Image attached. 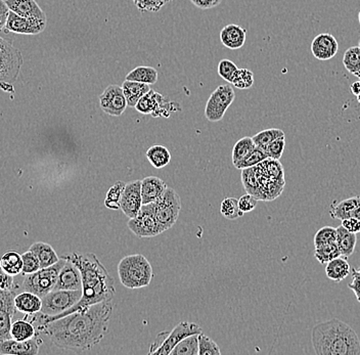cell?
<instances>
[{
    "instance_id": "obj_1",
    "label": "cell",
    "mask_w": 360,
    "mask_h": 355,
    "mask_svg": "<svg viewBox=\"0 0 360 355\" xmlns=\"http://www.w3.org/2000/svg\"><path fill=\"white\" fill-rule=\"evenodd\" d=\"M112 312V301L100 302L52 323L40 324L39 330L58 347L84 352L104 339Z\"/></svg>"
},
{
    "instance_id": "obj_2",
    "label": "cell",
    "mask_w": 360,
    "mask_h": 355,
    "mask_svg": "<svg viewBox=\"0 0 360 355\" xmlns=\"http://www.w3.org/2000/svg\"><path fill=\"white\" fill-rule=\"evenodd\" d=\"M77 265L82 275V297L75 305L56 315H45L39 312L38 322L40 324L52 323L61 317H67L76 311L82 310L100 303V302L112 301L115 296L114 278L109 275L106 267L93 253H72L63 256Z\"/></svg>"
},
{
    "instance_id": "obj_3",
    "label": "cell",
    "mask_w": 360,
    "mask_h": 355,
    "mask_svg": "<svg viewBox=\"0 0 360 355\" xmlns=\"http://www.w3.org/2000/svg\"><path fill=\"white\" fill-rule=\"evenodd\" d=\"M311 342L318 355H359V335L348 324L338 319L316 324Z\"/></svg>"
},
{
    "instance_id": "obj_4",
    "label": "cell",
    "mask_w": 360,
    "mask_h": 355,
    "mask_svg": "<svg viewBox=\"0 0 360 355\" xmlns=\"http://www.w3.org/2000/svg\"><path fill=\"white\" fill-rule=\"evenodd\" d=\"M120 282L127 289L148 287L152 278V267L147 258L141 254L126 256L118 265Z\"/></svg>"
},
{
    "instance_id": "obj_5",
    "label": "cell",
    "mask_w": 360,
    "mask_h": 355,
    "mask_svg": "<svg viewBox=\"0 0 360 355\" xmlns=\"http://www.w3.org/2000/svg\"><path fill=\"white\" fill-rule=\"evenodd\" d=\"M262 192V201H274L285 188V171L279 160L267 159L254 166Z\"/></svg>"
},
{
    "instance_id": "obj_6",
    "label": "cell",
    "mask_w": 360,
    "mask_h": 355,
    "mask_svg": "<svg viewBox=\"0 0 360 355\" xmlns=\"http://www.w3.org/2000/svg\"><path fill=\"white\" fill-rule=\"evenodd\" d=\"M65 263L64 257L60 262L45 269H40L35 273L26 275L23 282V289L26 292L36 294L42 299L47 294L52 292L58 282L61 269Z\"/></svg>"
},
{
    "instance_id": "obj_7",
    "label": "cell",
    "mask_w": 360,
    "mask_h": 355,
    "mask_svg": "<svg viewBox=\"0 0 360 355\" xmlns=\"http://www.w3.org/2000/svg\"><path fill=\"white\" fill-rule=\"evenodd\" d=\"M154 206L155 214L163 232L171 229L180 217L181 210L180 195L173 188H167L162 196L155 202Z\"/></svg>"
},
{
    "instance_id": "obj_8",
    "label": "cell",
    "mask_w": 360,
    "mask_h": 355,
    "mask_svg": "<svg viewBox=\"0 0 360 355\" xmlns=\"http://www.w3.org/2000/svg\"><path fill=\"white\" fill-rule=\"evenodd\" d=\"M127 225L139 238H152L164 232L155 214L154 203L141 206L137 216L130 218Z\"/></svg>"
},
{
    "instance_id": "obj_9",
    "label": "cell",
    "mask_w": 360,
    "mask_h": 355,
    "mask_svg": "<svg viewBox=\"0 0 360 355\" xmlns=\"http://www.w3.org/2000/svg\"><path fill=\"white\" fill-rule=\"evenodd\" d=\"M82 297V290H52L42 298L40 313L56 315L75 305Z\"/></svg>"
},
{
    "instance_id": "obj_10",
    "label": "cell",
    "mask_w": 360,
    "mask_h": 355,
    "mask_svg": "<svg viewBox=\"0 0 360 355\" xmlns=\"http://www.w3.org/2000/svg\"><path fill=\"white\" fill-rule=\"evenodd\" d=\"M235 94L231 85H220L211 93L206 109L205 116L211 122H218L222 120L226 111L235 100Z\"/></svg>"
},
{
    "instance_id": "obj_11",
    "label": "cell",
    "mask_w": 360,
    "mask_h": 355,
    "mask_svg": "<svg viewBox=\"0 0 360 355\" xmlns=\"http://www.w3.org/2000/svg\"><path fill=\"white\" fill-rule=\"evenodd\" d=\"M23 63L24 59L21 52L15 47L10 40L6 41V47L0 56V83L14 84L17 82Z\"/></svg>"
},
{
    "instance_id": "obj_12",
    "label": "cell",
    "mask_w": 360,
    "mask_h": 355,
    "mask_svg": "<svg viewBox=\"0 0 360 355\" xmlns=\"http://www.w3.org/2000/svg\"><path fill=\"white\" fill-rule=\"evenodd\" d=\"M201 333H202V328L198 324L182 322V323L178 324L171 331V333L164 338L162 343L157 346V349L152 350L150 354L169 355L181 340L187 338L191 335H198Z\"/></svg>"
},
{
    "instance_id": "obj_13",
    "label": "cell",
    "mask_w": 360,
    "mask_h": 355,
    "mask_svg": "<svg viewBox=\"0 0 360 355\" xmlns=\"http://www.w3.org/2000/svg\"><path fill=\"white\" fill-rule=\"evenodd\" d=\"M100 109L113 117H120L127 109V100L119 85H109L100 96Z\"/></svg>"
},
{
    "instance_id": "obj_14",
    "label": "cell",
    "mask_w": 360,
    "mask_h": 355,
    "mask_svg": "<svg viewBox=\"0 0 360 355\" xmlns=\"http://www.w3.org/2000/svg\"><path fill=\"white\" fill-rule=\"evenodd\" d=\"M47 28V20L33 19L19 16L10 12L6 22V31L23 35H38Z\"/></svg>"
},
{
    "instance_id": "obj_15",
    "label": "cell",
    "mask_w": 360,
    "mask_h": 355,
    "mask_svg": "<svg viewBox=\"0 0 360 355\" xmlns=\"http://www.w3.org/2000/svg\"><path fill=\"white\" fill-rule=\"evenodd\" d=\"M136 111L145 115L154 116V117H169L170 115V100L164 98L162 94L152 91L143 96L137 103Z\"/></svg>"
},
{
    "instance_id": "obj_16",
    "label": "cell",
    "mask_w": 360,
    "mask_h": 355,
    "mask_svg": "<svg viewBox=\"0 0 360 355\" xmlns=\"http://www.w3.org/2000/svg\"><path fill=\"white\" fill-rule=\"evenodd\" d=\"M141 206H143L141 181H131V183H126L123 195H122L120 209L128 218H133V217L137 216Z\"/></svg>"
},
{
    "instance_id": "obj_17",
    "label": "cell",
    "mask_w": 360,
    "mask_h": 355,
    "mask_svg": "<svg viewBox=\"0 0 360 355\" xmlns=\"http://www.w3.org/2000/svg\"><path fill=\"white\" fill-rule=\"evenodd\" d=\"M54 290H82L81 271L77 265L65 259Z\"/></svg>"
},
{
    "instance_id": "obj_18",
    "label": "cell",
    "mask_w": 360,
    "mask_h": 355,
    "mask_svg": "<svg viewBox=\"0 0 360 355\" xmlns=\"http://www.w3.org/2000/svg\"><path fill=\"white\" fill-rule=\"evenodd\" d=\"M339 50L337 39L329 33L318 34L311 43V52L314 58L320 61L333 59Z\"/></svg>"
},
{
    "instance_id": "obj_19",
    "label": "cell",
    "mask_w": 360,
    "mask_h": 355,
    "mask_svg": "<svg viewBox=\"0 0 360 355\" xmlns=\"http://www.w3.org/2000/svg\"><path fill=\"white\" fill-rule=\"evenodd\" d=\"M39 354V343L37 339L17 341L8 339L0 341V354L2 355H37Z\"/></svg>"
},
{
    "instance_id": "obj_20",
    "label": "cell",
    "mask_w": 360,
    "mask_h": 355,
    "mask_svg": "<svg viewBox=\"0 0 360 355\" xmlns=\"http://www.w3.org/2000/svg\"><path fill=\"white\" fill-rule=\"evenodd\" d=\"M6 3L10 12L16 13L19 16L47 20L45 12L35 0H6Z\"/></svg>"
},
{
    "instance_id": "obj_21",
    "label": "cell",
    "mask_w": 360,
    "mask_h": 355,
    "mask_svg": "<svg viewBox=\"0 0 360 355\" xmlns=\"http://www.w3.org/2000/svg\"><path fill=\"white\" fill-rule=\"evenodd\" d=\"M329 216L331 218L339 219L341 221L350 217L360 219V197H352L336 203L335 205L331 206Z\"/></svg>"
},
{
    "instance_id": "obj_22",
    "label": "cell",
    "mask_w": 360,
    "mask_h": 355,
    "mask_svg": "<svg viewBox=\"0 0 360 355\" xmlns=\"http://www.w3.org/2000/svg\"><path fill=\"white\" fill-rule=\"evenodd\" d=\"M168 186L162 179L156 176L146 177L141 181V197L143 205L155 203L165 192Z\"/></svg>"
},
{
    "instance_id": "obj_23",
    "label": "cell",
    "mask_w": 360,
    "mask_h": 355,
    "mask_svg": "<svg viewBox=\"0 0 360 355\" xmlns=\"http://www.w3.org/2000/svg\"><path fill=\"white\" fill-rule=\"evenodd\" d=\"M246 31L241 26L230 24L226 26L220 32V40L224 47L229 50H239L246 43Z\"/></svg>"
},
{
    "instance_id": "obj_24",
    "label": "cell",
    "mask_w": 360,
    "mask_h": 355,
    "mask_svg": "<svg viewBox=\"0 0 360 355\" xmlns=\"http://www.w3.org/2000/svg\"><path fill=\"white\" fill-rule=\"evenodd\" d=\"M15 305L17 310L26 315H35L40 312L42 308V299L36 294L31 292H23L19 294L15 298Z\"/></svg>"
},
{
    "instance_id": "obj_25",
    "label": "cell",
    "mask_w": 360,
    "mask_h": 355,
    "mask_svg": "<svg viewBox=\"0 0 360 355\" xmlns=\"http://www.w3.org/2000/svg\"><path fill=\"white\" fill-rule=\"evenodd\" d=\"M122 89L127 100L128 107L135 108L139 100L150 91V87L146 83L125 80L122 84Z\"/></svg>"
},
{
    "instance_id": "obj_26",
    "label": "cell",
    "mask_w": 360,
    "mask_h": 355,
    "mask_svg": "<svg viewBox=\"0 0 360 355\" xmlns=\"http://www.w3.org/2000/svg\"><path fill=\"white\" fill-rule=\"evenodd\" d=\"M29 250L38 258L41 269L52 266V265L60 262L61 258L58 257L54 248L47 243H34Z\"/></svg>"
},
{
    "instance_id": "obj_27",
    "label": "cell",
    "mask_w": 360,
    "mask_h": 355,
    "mask_svg": "<svg viewBox=\"0 0 360 355\" xmlns=\"http://www.w3.org/2000/svg\"><path fill=\"white\" fill-rule=\"evenodd\" d=\"M350 265L343 256L335 258L326 265V275L329 280L336 282H342L350 273Z\"/></svg>"
},
{
    "instance_id": "obj_28",
    "label": "cell",
    "mask_w": 360,
    "mask_h": 355,
    "mask_svg": "<svg viewBox=\"0 0 360 355\" xmlns=\"http://www.w3.org/2000/svg\"><path fill=\"white\" fill-rule=\"evenodd\" d=\"M337 243L339 248L340 253L343 257H350L354 253L355 247H357V234H353L345 229L342 225L337 227Z\"/></svg>"
},
{
    "instance_id": "obj_29",
    "label": "cell",
    "mask_w": 360,
    "mask_h": 355,
    "mask_svg": "<svg viewBox=\"0 0 360 355\" xmlns=\"http://www.w3.org/2000/svg\"><path fill=\"white\" fill-rule=\"evenodd\" d=\"M158 71L155 68L139 66L127 74L126 80L136 81V82L152 85L158 81Z\"/></svg>"
},
{
    "instance_id": "obj_30",
    "label": "cell",
    "mask_w": 360,
    "mask_h": 355,
    "mask_svg": "<svg viewBox=\"0 0 360 355\" xmlns=\"http://www.w3.org/2000/svg\"><path fill=\"white\" fill-rule=\"evenodd\" d=\"M147 158L150 163L157 169L166 167L171 161V154L165 146H152L147 151Z\"/></svg>"
},
{
    "instance_id": "obj_31",
    "label": "cell",
    "mask_w": 360,
    "mask_h": 355,
    "mask_svg": "<svg viewBox=\"0 0 360 355\" xmlns=\"http://www.w3.org/2000/svg\"><path fill=\"white\" fill-rule=\"evenodd\" d=\"M242 181H243L244 188L248 194L252 195V196L256 197L259 201H262L261 188L255 167L245 168L242 171Z\"/></svg>"
},
{
    "instance_id": "obj_32",
    "label": "cell",
    "mask_w": 360,
    "mask_h": 355,
    "mask_svg": "<svg viewBox=\"0 0 360 355\" xmlns=\"http://www.w3.org/2000/svg\"><path fill=\"white\" fill-rule=\"evenodd\" d=\"M2 269L10 275H17L23 271V259L17 252L10 251L4 254L0 259Z\"/></svg>"
},
{
    "instance_id": "obj_33",
    "label": "cell",
    "mask_w": 360,
    "mask_h": 355,
    "mask_svg": "<svg viewBox=\"0 0 360 355\" xmlns=\"http://www.w3.org/2000/svg\"><path fill=\"white\" fill-rule=\"evenodd\" d=\"M345 69L360 80V47L348 48L343 56Z\"/></svg>"
},
{
    "instance_id": "obj_34",
    "label": "cell",
    "mask_w": 360,
    "mask_h": 355,
    "mask_svg": "<svg viewBox=\"0 0 360 355\" xmlns=\"http://www.w3.org/2000/svg\"><path fill=\"white\" fill-rule=\"evenodd\" d=\"M10 334H12V338L17 340V341H27V340L34 338L36 331L29 322L17 321L12 324Z\"/></svg>"
},
{
    "instance_id": "obj_35",
    "label": "cell",
    "mask_w": 360,
    "mask_h": 355,
    "mask_svg": "<svg viewBox=\"0 0 360 355\" xmlns=\"http://www.w3.org/2000/svg\"><path fill=\"white\" fill-rule=\"evenodd\" d=\"M170 355H198V335L181 340Z\"/></svg>"
},
{
    "instance_id": "obj_36",
    "label": "cell",
    "mask_w": 360,
    "mask_h": 355,
    "mask_svg": "<svg viewBox=\"0 0 360 355\" xmlns=\"http://www.w3.org/2000/svg\"><path fill=\"white\" fill-rule=\"evenodd\" d=\"M339 256H341V253H340L337 243L315 247V250H314V257L322 264H327V262H331Z\"/></svg>"
},
{
    "instance_id": "obj_37",
    "label": "cell",
    "mask_w": 360,
    "mask_h": 355,
    "mask_svg": "<svg viewBox=\"0 0 360 355\" xmlns=\"http://www.w3.org/2000/svg\"><path fill=\"white\" fill-rule=\"evenodd\" d=\"M256 148L252 137H243L235 144L233 149V164L235 165L237 162L242 161L244 158L250 154Z\"/></svg>"
},
{
    "instance_id": "obj_38",
    "label": "cell",
    "mask_w": 360,
    "mask_h": 355,
    "mask_svg": "<svg viewBox=\"0 0 360 355\" xmlns=\"http://www.w3.org/2000/svg\"><path fill=\"white\" fill-rule=\"evenodd\" d=\"M125 186L126 183H123V181H117V183H115V185L109 190L106 200H104V205H106L107 208L111 210L120 209L122 195H123Z\"/></svg>"
},
{
    "instance_id": "obj_39",
    "label": "cell",
    "mask_w": 360,
    "mask_h": 355,
    "mask_svg": "<svg viewBox=\"0 0 360 355\" xmlns=\"http://www.w3.org/2000/svg\"><path fill=\"white\" fill-rule=\"evenodd\" d=\"M268 156L264 152L263 149L256 146L252 152L250 153L246 158H244L242 161L237 162L235 166L237 169H245V168L254 167L258 165L264 160L267 159Z\"/></svg>"
},
{
    "instance_id": "obj_40",
    "label": "cell",
    "mask_w": 360,
    "mask_h": 355,
    "mask_svg": "<svg viewBox=\"0 0 360 355\" xmlns=\"http://www.w3.org/2000/svg\"><path fill=\"white\" fill-rule=\"evenodd\" d=\"M285 137V133L281 129L279 128H270L266 129V130L260 131V133L255 135L252 137L254 140L255 144L259 148L264 149L270 142L274 140L279 139V137Z\"/></svg>"
},
{
    "instance_id": "obj_41",
    "label": "cell",
    "mask_w": 360,
    "mask_h": 355,
    "mask_svg": "<svg viewBox=\"0 0 360 355\" xmlns=\"http://www.w3.org/2000/svg\"><path fill=\"white\" fill-rule=\"evenodd\" d=\"M220 212L222 216L229 220H235L244 216V212L240 209L239 200L235 198H226L222 201Z\"/></svg>"
},
{
    "instance_id": "obj_42",
    "label": "cell",
    "mask_w": 360,
    "mask_h": 355,
    "mask_svg": "<svg viewBox=\"0 0 360 355\" xmlns=\"http://www.w3.org/2000/svg\"><path fill=\"white\" fill-rule=\"evenodd\" d=\"M17 310L2 309L0 310V341L12 339L10 328H12V319Z\"/></svg>"
},
{
    "instance_id": "obj_43",
    "label": "cell",
    "mask_w": 360,
    "mask_h": 355,
    "mask_svg": "<svg viewBox=\"0 0 360 355\" xmlns=\"http://www.w3.org/2000/svg\"><path fill=\"white\" fill-rule=\"evenodd\" d=\"M231 84L239 89H251L254 84V74L248 69H237Z\"/></svg>"
},
{
    "instance_id": "obj_44",
    "label": "cell",
    "mask_w": 360,
    "mask_h": 355,
    "mask_svg": "<svg viewBox=\"0 0 360 355\" xmlns=\"http://www.w3.org/2000/svg\"><path fill=\"white\" fill-rule=\"evenodd\" d=\"M336 240H337V229L333 227H324L316 232L314 236V246L320 247L336 243Z\"/></svg>"
},
{
    "instance_id": "obj_45",
    "label": "cell",
    "mask_w": 360,
    "mask_h": 355,
    "mask_svg": "<svg viewBox=\"0 0 360 355\" xmlns=\"http://www.w3.org/2000/svg\"><path fill=\"white\" fill-rule=\"evenodd\" d=\"M219 346L206 335L198 334V355H220Z\"/></svg>"
},
{
    "instance_id": "obj_46",
    "label": "cell",
    "mask_w": 360,
    "mask_h": 355,
    "mask_svg": "<svg viewBox=\"0 0 360 355\" xmlns=\"http://www.w3.org/2000/svg\"><path fill=\"white\" fill-rule=\"evenodd\" d=\"M141 12L157 13L167 3V0H132Z\"/></svg>"
},
{
    "instance_id": "obj_47",
    "label": "cell",
    "mask_w": 360,
    "mask_h": 355,
    "mask_svg": "<svg viewBox=\"0 0 360 355\" xmlns=\"http://www.w3.org/2000/svg\"><path fill=\"white\" fill-rule=\"evenodd\" d=\"M22 259H23L22 273H24V275H30V273H35V271L41 269L38 258L30 250L22 255Z\"/></svg>"
},
{
    "instance_id": "obj_48",
    "label": "cell",
    "mask_w": 360,
    "mask_h": 355,
    "mask_svg": "<svg viewBox=\"0 0 360 355\" xmlns=\"http://www.w3.org/2000/svg\"><path fill=\"white\" fill-rule=\"evenodd\" d=\"M285 137H279V139L274 140V142H270L269 144L265 146L263 149L264 152L266 153V155L268 156V158H272V159L279 160L281 158V156L283 154V151H285Z\"/></svg>"
},
{
    "instance_id": "obj_49",
    "label": "cell",
    "mask_w": 360,
    "mask_h": 355,
    "mask_svg": "<svg viewBox=\"0 0 360 355\" xmlns=\"http://www.w3.org/2000/svg\"><path fill=\"white\" fill-rule=\"evenodd\" d=\"M237 69H239V68L237 67L235 63L231 62V61L222 60L220 61L219 65H218V74H219L220 77L226 80V82L231 83Z\"/></svg>"
},
{
    "instance_id": "obj_50",
    "label": "cell",
    "mask_w": 360,
    "mask_h": 355,
    "mask_svg": "<svg viewBox=\"0 0 360 355\" xmlns=\"http://www.w3.org/2000/svg\"><path fill=\"white\" fill-rule=\"evenodd\" d=\"M16 293L14 291L2 290L0 289V310L2 309H10V310H17L15 305V298Z\"/></svg>"
},
{
    "instance_id": "obj_51",
    "label": "cell",
    "mask_w": 360,
    "mask_h": 355,
    "mask_svg": "<svg viewBox=\"0 0 360 355\" xmlns=\"http://www.w3.org/2000/svg\"><path fill=\"white\" fill-rule=\"evenodd\" d=\"M258 201L256 197L246 194L245 196L241 197V198L239 199L240 209H241L244 213H249V212L253 211V210L256 208Z\"/></svg>"
},
{
    "instance_id": "obj_52",
    "label": "cell",
    "mask_w": 360,
    "mask_h": 355,
    "mask_svg": "<svg viewBox=\"0 0 360 355\" xmlns=\"http://www.w3.org/2000/svg\"><path fill=\"white\" fill-rule=\"evenodd\" d=\"M348 288L355 294V297L360 303V266L352 269V280L349 282Z\"/></svg>"
},
{
    "instance_id": "obj_53",
    "label": "cell",
    "mask_w": 360,
    "mask_h": 355,
    "mask_svg": "<svg viewBox=\"0 0 360 355\" xmlns=\"http://www.w3.org/2000/svg\"><path fill=\"white\" fill-rule=\"evenodd\" d=\"M14 284V275H10V273H6L0 265V289H2V290H13Z\"/></svg>"
},
{
    "instance_id": "obj_54",
    "label": "cell",
    "mask_w": 360,
    "mask_h": 355,
    "mask_svg": "<svg viewBox=\"0 0 360 355\" xmlns=\"http://www.w3.org/2000/svg\"><path fill=\"white\" fill-rule=\"evenodd\" d=\"M341 225L345 229L353 232V234H357L360 232V219L357 218V217H350V218L343 219Z\"/></svg>"
},
{
    "instance_id": "obj_55",
    "label": "cell",
    "mask_w": 360,
    "mask_h": 355,
    "mask_svg": "<svg viewBox=\"0 0 360 355\" xmlns=\"http://www.w3.org/2000/svg\"><path fill=\"white\" fill-rule=\"evenodd\" d=\"M222 0H191V3L201 10H210L221 3Z\"/></svg>"
},
{
    "instance_id": "obj_56",
    "label": "cell",
    "mask_w": 360,
    "mask_h": 355,
    "mask_svg": "<svg viewBox=\"0 0 360 355\" xmlns=\"http://www.w3.org/2000/svg\"><path fill=\"white\" fill-rule=\"evenodd\" d=\"M10 8L4 0H0V31L6 29V22H8Z\"/></svg>"
},
{
    "instance_id": "obj_57",
    "label": "cell",
    "mask_w": 360,
    "mask_h": 355,
    "mask_svg": "<svg viewBox=\"0 0 360 355\" xmlns=\"http://www.w3.org/2000/svg\"><path fill=\"white\" fill-rule=\"evenodd\" d=\"M0 89H1L2 91H6V93H15L14 86H13V84H10V83H6V82L0 83Z\"/></svg>"
},
{
    "instance_id": "obj_58",
    "label": "cell",
    "mask_w": 360,
    "mask_h": 355,
    "mask_svg": "<svg viewBox=\"0 0 360 355\" xmlns=\"http://www.w3.org/2000/svg\"><path fill=\"white\" fill-rule=\"evenodd\" d=\"M350 91L354 96H357V94L360 93V80L355 81L352 84L350 85Z\"/></svg>"
},
{
    "instance_id": "obj_59",
    "label": "cell",
    "mask_w": 360,
    "mask_h": 355,
    "mask_svg": "<svg viewBox=\"0 0 360 355\" xmlns=\"http://www.w3.org/2000/svg\"><path fill=\"white\" fill-rule=\"evenodd\" d=\"M357 102H359L360 104V93L357 94Z\"/></svg>"
},
{
    "instance_id": "obj_60",
    "label": "cell",
    "mask_w": 360,
    "mask_h": 355,
    "mask_svg": "<svg viewBox=\"0 0 360 355\" xmlns=\"http://www.w3.org/2000/svg\"><path fill=\"white\" fill-rule=\"evenodd\" d=\"M359 24H360V12H359Z\"/></svg>"
},
{
    "instance_id": "obj_61",
    "label": "cell",
    "mask_w": 360,
    "mask_h": 355,
    "mask_svg": "<svg viewBox=\"0 0 360 355\" xmlns=\"http://www.w3.org/2000/svg\"><path fill=\"white\" fill-rule=\"evenodd\" d=\"M167 1H168V2H169V1H172V0H167Z\"/></svg>"
},
{
    "instance_id": "obj_62",
    "label": "cell",
    "mask_w": 360,
    "mask_h": 355,
    "mask_svg": "<svg viewBox=\"0 0 360 355\" xmlns=\"http://www.w3.org/2000/svg\"><path fill=\"white\" fill-rule=\"evenodd\" d=\"M359 47H360V40H359Z\"/></svg>"
}]
</instances>
